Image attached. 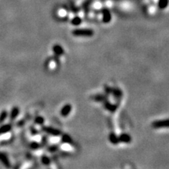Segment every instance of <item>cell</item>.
<instances>
[{
	"instance_id": "obj_1",
	"label": "cell",
	"mask_w": 169,
	"mask_h": 169,
	"mask_svg": "<svg viewBox=\"0 0 169 169\" xmlns=\"http://www.w3.org/2000/svg\"><path fill=\"white\" fill-rule=\"evenodd\" d=\"M95 33L92 29H80L77 28L72 31V35L75 37H91L94 35Z\"/></svg>"
},
{
	"instance_id": "obj_2",
	"label": "cell",
	"mask_w": 169,
	"mask_h": 169,
	"mask_svg": "<svg viewBox=\"0 0 169 169\" xmlns=\"http://www.w3.org/2000/svg\"><path fill=\"white\" fill-rule=\"evenodd\" d=\"M42 130L47 133V135H52V136L54 137H59L61 136V135L62 134L61 131H60L59 129L53 128V127L51 126H42Z\"/></svg>"
},
{
	"instance_id": "obj_3",
	"label": "cell",
	"mask_w": 169,
	"mask_h": 169,
	"mask_svg": "<svg viewBox=\"0 0 169 169\" xmlns=\"http://www.w3.org/2000/svg\"><path fill=\"white\" fill-rule=\"evenodd\" d=\"M152 127L154 129L169 128V119L157 120L152 123Z\"/></svg>"
},
{
	"instance_id": "obj_4",
	"label": "cell",
	"mask_w": 169,
	"mask_h": 169,
	"mask_svg": "<svg viewBox=\"0 0 169 169\" xmlns=\"http://www.w3.org/2000/svg\"><path fill=\"white\" fill-rule=\"evenodd\" d=\"M102 21L104 23H109L112 21V14L109 10V9H103L101 12Z\"/></svg>"
},
{
	"instance_id": "obj_5",
	"label": "cell",
	"mask_w": 169,
	"mask_h": 169,
	"mask_svg": "<svg viewBox=\"0 0 169 169\" xmlns=\"http://www.w3.org/2000/svg\"><path fill=\"white\" fill-rule=\"evenodd\" d=\"M72 111V105L71 104H66L60 110V115L62 117H67Z\"/></svg>"
},
{
	"instance_id": "obj_6",
	"label": "cell",
	"mask_w": 169,
	"mask_h": 169,
	"mask_svg": "<svg viewBox=\"0 0 169 169\" xmlns=\"http://www.w3.org/2000/svg\"><path fill=\"white\" fill-rule=\"evenodd\" d=\"M103 105L104 109L111 113H114L118 109L117 104L111 103L109 100H106V101L103 102Z\"/></svg>"
},
{
	"instance_id": "obj_7",
	"label": "cell",
	"mask_w": 169,
	"mask_h": 169,
	"mask_svg": "<svg viewBox=\"0 0 169 169\" xmlns=\"http://www.w3.org/2000/svg\"><path fill=\"white\" fill-rule=\"evenodd\" d=\"M119 142H121V143L129 144L132 141V137L128 133H123L119 135Z\"/></svg>"
},
{
	"instance_id": "obj_8",
	"label": "cell",
	"mask_w": 169,
	"mask_h": 169,
	"mask_svg": "<svg viewBox=\"0 0 169 169\" xmlns=\"http://www.w3.org/2000/svg\"><path fill=\"white\" fill-rule=\"evenodd\" d=\"M112 95H113V97H114V98L119 100L123 97V91L121 90V89H120L119 88H117V87H113V88H112Z\"/></svg>"
},
{
	"instance_id": "obj_9",
	"label": "cell",
	"mask_w": 169,
	"mask_h": 169,
	"mask_svg": "<svg viewBox=\"0 0 169 169\" xmlns=\"http://www.w3.org/2000/svg\"><path fill=\"white\" fill-rule=\"evenodd\" d=\"M52 50L54 54L57 57H60L64 55V49L62 46L60 45L59 44H56L53 46Z\"/></svg>"
},
{
	"instance_id": "obj_10",
	"label": "cell",
	"mask_w": 169,
	"mask_h": 169,
	"mask_svg": "<svg viewBox=\"0 0 169 169\" xmlns=\"http://www.w3.org/2000/svg\"><path fill=\"white\" fill-rule=\"evenodd\" d=\"M61 142L63 143L70 144V145H73L74 144V142L69 135L66 134V133H64V134L61 135Z\"/></svg>"
},
{
	"instance_id": "obj_11",
	"label": "cell",
	"mask_w": 169,
	"mask_h": 169,
	"mask_svg": "<svg viewBox=\"0 0 169 169\" xmlns=\"http://www.w3.org/2000/svg\"><path fill=\"white\" fill-rule=\"evenodd\" d=\"M0 162L6 168L11 167V163L9 159H8V157H6V154H4V153L2 152H0Z\"/></svg>"
},
{
	"instance_id": "obj_12",
	"label": "cell",
	"mask_w": 169,
	"mask_h": 169,
	"mask_svg": "<svg viewBox=\"0 0 169 169\" xmlns=\"http://www.w3.org/2000/svg\"><path fill=\"white\" fill-rule=\"evenodd\" d=\"M109 140L113 145H117L118 144L120 143L119 140V135H117L115 133L112 132L109 135Z\"/></svg>"
},
{
	"instance_id": "obj_13",
	"label": "cell",
	"mask_w": 169,
	"mask_h": 169,
	"mask_svg": "<svg viewBox=\"0 0 169 169\" xmlns=\"http://www.w3.org/2000/svg\"><path fill=\"white\" fill-rule=\"evenodd\" d=\"M108 97L106 95H102V94H97L96 95H94L93 96V99L95 101H96L97 102H104L106 100H108Z\"/></svg>"
},
{
	"instance_id": "obj_14",
	"label": "cell",
	"mask_w": 169,
	"mask_h": 169,
	"mask_svg": "<svg viewBox=\"0 0 169 169\" xmlns=\"http://www.w3.org/2000/svg\"><path fill=\"white\" fill-rule=\"evenodd\" d=\"M19 113H20V110H19V107H17V106H14V107L12 109V111H11L10 119L14 120L16 119V118L19 116Z\"/></svg>"
},
{
	"instance_id": "obj_15",
	"label": "cell",
	"mask_w": 169,
	"mask_h": 169,
	"mask_svg": "<svg viewBox=\"0 0 169 169\" xmlns=\"http://www.w3.org/2000/svg\"><path fill=\"white\" fill-rule=\"evenodd\" d=\"M12 130V126L10 124H6L0 127V135L6 134Z\"/></svg>"
},
{
	"instance_id": "obj_16",
	"label": "cell",
	"mask_w": 169,
	"mask_h": 169,
	"mask_svg": "<svg viewBox=\"0 0 169 169\" xmlns=\"http://www.w3.org/2000/svg\"><path fill=\"white\" fill-rule=\"evenodd\" d=\"M71 23L73 26H78L81 25L82 23V18L80 16H73L71 19Z\"/></svg>"
},
{
	"instance_id": "obj_17",
	"label": "cell",
	"mask_w": 169,
	"mask_h": 169,
	"mask_svg": "<svg viewBox=\"0 0 169 169\" xmlns=\"http://www.w3.org/2000/svg\"><path fill=\"white\" fill-rule=\"evenodd\" d=\"M41 162L44 166H48L51 164V159L47 155H42L41 157Z\"/></svg>"
},
{
	"instance_id": "obj_18",
	"label": "cell",
	"mask_w": 169,
	"mask_h": 169,
	"mask_svg": "<svg viewBox=\"0 0 169 169\" xmlns=\"http://www.w3.org/2000/svg\"><path fill=\"white\" fill-rule=\"evenodd\" d=\"M158 7L161 9H164L167 7L168 5V0H159L157 2Z\"/></svg>"
},
{
	"instance_id": "obj_19",
	"label": "cell",
	"mask_w": 169,
	"mask_h": 169,
	"mask_svg": "<svg viewBox=\"0 0 169 169\" xmlns=\"http://www.w3.org/2000/svg\"><path fill=\"white\" fill-rule=\"evenodd\" d=\"M44 117L42 116H37L35 118V123L37 124V125H40V126H42L44 123Z\"/></svg>"
},
{
	"instance_id": "obj_20",
	"label": "cell",
	"mask_w": 169,
	"mask_h": 169,
	"mask_svg": "<svg viewBox=\"0 0 169 169\" xmlns=\"http://www.w3.org/2000/svg\"><path fill=\"white\" fill-rule=\"evenodd\" d=\"M8 117V112L6 110L2 111L0 113V123H3V122L6 119V118Z\"/></svg>"
},
{
	"instance_id": "obj_21",
	"label": "cell",
	"mask_w": 169,
	"mask_h": 169,
	"mask_svg": "<svg viewBox=\"0 0 169 169\" xmlns=\"http://www.w3.org/2000/svg\"><path fill=\"white\" fill-rule=\"evenodd\" d=\"M30 147L33 150H37L40 147V144L37 142H32L30 143Z\"/></svg>"
},
{
	"instance_id": "obj_22",
	"label": "cell",
	"mask_w": 169,
	"mask_h": 169,
	"mask_svg": "<svg viewBox=\"0 0 169 169\" xmlns=\"http://www.w3.org/2000/svg\"><path fill=\"white\" fill-rule=\"evenodd\" d=\"M59 145H57V144H52V145L48 147L47 150L50 152H52H52H57V151L59 150Z\"/></svg>"
},
{
	"instance_id": "obj_23",
	"label": "cell",
	"mask_w": 169,
	"mask_h": 169,
	"mask_svg": "<svg viewBox=\"0 0 169 169\" xmlns=\"http://www.w3.org/2000/svg\"><path fill=\"white\" fill-rule=\"evenodd\" d=\"M112 87L109 86L107 84L104 86V92H105V95H107V96L112 95Z\"/></svg>"
},
{
	"instance_id": "obj_24",
	"label": "cell",
	"mask_w": 169,
	"mask_h": 169,
	"mask_svg": "<svg viewBox=\"0 0 169 169\" xmlns=\"http://www.w3.org/2000/svg\"><path fill=\"white\" fill-rule=\"evenodd\" d=\"M30 131H31V133H32L33 135H35L37 133V130L35 128H30Z\"/></svg>"
},
{
	"instance_id": "obj_25",
	"label": "cell",
	"mask_w": 169,
	"mask_h": 169,
	"mask_svg": "<svg viewBox=\"0 0 169 169\" xmlns=\"http://www.w3.org/2000/svg\"><path fill=\"white\" fill-rule=\"evenodd\" d=\"M153 1H154L155 3H157V2H158V1H159V0H153Z\"/></svg>"
}]
</instances>
